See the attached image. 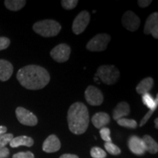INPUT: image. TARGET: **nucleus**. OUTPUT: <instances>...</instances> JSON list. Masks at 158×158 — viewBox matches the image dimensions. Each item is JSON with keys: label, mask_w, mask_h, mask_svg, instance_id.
Here are the masks:
<instances>
[{"label": "nucleus", "mask_w": 158, "mask_h": 158, "mask_svg": "<svg viewBox=\"0 0 158 158\" xmlns=\"http://www.w3.org/2000/svg\"><path fill=\"white\" fill-rule=\"evenodd\" d=\"M143 32L145 35L151 34L154 38L158 39V13H152L147 18L144 27Z\"/></svg>", "instance_id": "obj_11"}, {"label": "nucleus", "mask_w": 158, "mask_h": 158, "mask_svg": "<svg viewBox=\"0 0 158 158\" xmlns=\"http://www.w3.org/2000/svg\"><path fill=\"white\" fill-rule=\"evenodd\" d=\"M13 73V66L5 59H0V81H7Z\"/></svg>", "instance_id": "obj_14"}, {"label": "nucleus", "mask_w": 158, "mask_h": 158, "mask_svg": "<svg viewBox=\"0 0 158 158\" xmlns=\"http://www.w3.org/2000/svg\"><path fill=\"white\" fill-rule=\"evenodd\" d=\"M110 40V36L108 34H98L89 41L86 48L90 51H103L107 48Z\"/></svg>", "instance_id": "obj_5"}, {"label": "nucleus", "mask_w": 158, "mask_h": 158, "mask_svg": "<svg viewBox=\"0 0 158 158\" xmlns=\"http://www.w3.org/2000/svg\"><path fill=\"white\" fill-rule=\"evenodd\" d=\"M7 130V129L5 126H2V125L0 126V135H2V134L6 133Z\"/></svg>", "instance_id": "obj_34"}, {"label": "nucleus", "mask_w": 158, "mask_h": 158, "mask_svg": "<svg viewBox=\"0 0 158 158\" xmlns=\"http://www.w3.org/2000/svg\"><path fill=\"white\" fill-rule=\"evenodd\" d=\"M71 48L65 43L59 44L52 49L50 53L51 56L57 62L62 63L67 62L70 58Z\"/></svg>", "instance_id": "obj_7"}, {"label": "nucleus", "mask_w": 158, "mask_h": 158, "mask_svg": "<svg viewBox=\"0 0 158 158\" xmlns=\"http://www.w3.org/2000/svg\"><path fill=\"white\" fill-rule=\"evenodd\" d=\"M104 147L108 152L112 155H118L121 153V149L112 142H106Z\"/></svg>", "instance_id": "obj_23"}, {"label": "nucleus", "mask_w": 158, "mask_h": 158, "mask_svg": "<svg viewBox=\"0 0 158 158\" xmlns=\"http://www.w3.org/2000/svg\"><path fill=\"white\" fill-rule=\"evenodd\" d=\"M142 101L146 106L149 108V110H156L158 106V95H157L155 100L149 93H146L142 95Z\"/></svg>", "instance_id": "obj_21"}, {"label": "nucleus", "mask_w": 158, "mask_h": 158, "mask_svg": "<svg viewBox=\"0 0 158 158\" xmlns=\"http://www.w3.org/2000/svg\"><path fill=\"white\" fill-rule=\"evenodd\" d=\"M27 2L25 0H5V5L11 11H18L24 7Z\"/></svg>", "instance_id": "obj_20"}, {"label": "nucleus", "mask_w": 158, "mask_h": 158, "mask_svg": "<svg viewBox=\"0 0 158 158\" xmlns=\"http://www.w3.org/2000/svg\"><path fill=\"white\" fill-rule=\"evenodd\" d=\"M100 134L101 138L106 142H111V138H110V130L108 127H102L100 130Z\"/></svg>", "instance_id": "obj_27"}, {"label": "nucleus", "mask_w": 158, "mask_h": 158, "mask_svg": "<svg viewBox=\"0 0 158 158\" xmlns=\"http://www.w3.org/2000/svg\"><path fill=\"white\" fill-rule=\"evenodd\" d=\"M61 148V142L56 135H49L43 144V150L47 153H53L59 151Z\"/></svg>", "instance_id": "obj_13"}, {"label": "nucleus", "mask_w": 158, "mask_h": 158, "mask_svg": "<svg viewBox=\"0 0 158 158\" xmlns=\"http://www.w3.org/2000/svg\"><path fill=\"white\" fill-rule=\"evenodd\" d=\"M146 151L151 154H156L158 152V144L151 136L145 135L142 138Z\"/></svg>", "instance_id": "obj_19"}, {"label": "nucleus", "mask_w": 158, "mask_h": 158, "mask_svg": "<svg viewBox=\"0 0 158 158\" xmlns=\"http://www.w3.org/2000/svg\"><path fill=\"white\" fill-rule=\"evenodd\" d=\"M85 99L91 106H100L103 102V95L98 88L94 86H89L85 91Z\"/></svg>", "instance_id": "obj_9"}, {"label": "nucleus", "mask_w": 158, "mask_h": 158, "mask_svg": "<svg viewBox=\"0 0 158 158\" xmlns=\"http://www.w3.org/2000/svg\"><path fill=\"white\" fill-rule=\"evenodd\" d=\"M10 155V151L7 148L4 147L0 149V158H7Z\"/></svg>", "instance_id": "obj_31"}, {"label": "nucleus", "mask_w": 158, "mask_h": 158, "mask_svg": "<svg viewBox=\"0 0 158 158\" xmlns=\"http://www.w3.org/2000/svg\"><path fill=\"white\" fill-rule=\"evenodd\" d=\"M130 113V108L127 102H121L117 104L113 110V118L116 121L124 118Z\"/></svg>", "instance_id": "obj_15"}, {"label": "nucleus", "mask_w": 158, "mask_h": 158, "mask_svg": "<svg viewBox=\"0 0 158 158\" xmlns=\"http://www.w3.org/2000/svg\"><path fill=\"white\" fill-rule=\"evenodd\" d=\"M59 158H79L76 155H71V154H64L62 155Z\"/></svg>", "instance_id": "obj_33"}, {"label": "nucleus", "mask_w": 158, "mask_h": 158, "mask_svg": "<svg viewBox=\"0 0 158 158\" xmlns=\"http://www.w3.org/2000/svg\"><path fill=\"white\" fill-rule=\"evenodd\" d=\"M60 23L54 20L47 19L37 21L33 25V30L37 34L44 37H51L56 36L60 32Z\"/></svg>", "instance_id": "obj_3"}, {"label": "nucleus", "mask_w": 158, "mask_h": 158, "mask_svg": "<svg viewBox=\"0 0 158 158\" xmlns=\"http://www.w3.org/2000/svg\"><path fill=\"white\" fill-rule=\"evenodd\" d=\"M13 158H35L34 154L31 152H19L13 155Z\"/></svg>", "instance_id": "obj_29"}, {"label": "nucleus", "mask_w": 158, "mask_h": 158, "mask_svg": "<svg viewBox=\"0 0 158 158\" xmlns=\"http://www.w3.org/2000/svg\"><path fill=\"white\" fill-rule=\"evenodd\" d=\"M16 78L23 87L30 90L43 89L50 81V75L44 68L31 64L18 71Z\"/></svg>", "instance_id": "obj_1"}, {"label": "nucleus", "mask_w": 158, "mask_h": 158, "mask_svg": "<svg viewBox=\"0 0 158 158\" xmlns=\"http://www.w3.org/2000/svg\"><path fill=\"white\" fill-rule=\"evenodd\" d=\"M110 118L108 114L105 112H98L94 114L92 118V122L97 129L105 127L110 122Z\"/></svg>", "instance_id": "obj_16"}, {"label": "nucleus", "mask_w": 158, "mask_h": 158, "mask_svg": "<svg viewBox=\"0 0 158 158\" xmlns=\"http://www.w3.org/2000/svg\"><path fill=\"white\" fill-rule=\"evenodd\" d=\"M90 21L89 13L86 10H83L74 19L73 23L72 29L74 34L80 35L86 29Z\"/></svg>", "instance_id": "obj_6"}, {"label": "nucleus", "mask_w": 158, "mask_h": 158, "mask_svg": "<svg viewBox=\"0 0 158 158\" xmlns=\"http://www.w3.org/2000/svg\"><path fill=\"white\" fill-rule=\"evenodd\" d=\"M117 123L118 125L122 126V127L130 128V129H135L138 126V124L135 120L126 118H122L117 120Z\"/></svg>", "instance_id": "obj_22"}, {"label": "nucleus", "mask_w": 158, "mask_h": 158, "mask_svg": "<svg viewBox=\"0 0 158 158\" xmlns=\"http://www.w3.org/2000/svg\"><path fill=\"white\" fill-rule=\"evenodd\" d=\"M90 155L93 158H106L107 154L101 148L94 147L91 149Z\"/></svg>", "instance_id": "obj_24"}, {"label": "nucleus", "mask_w": 158, "mask_h": 158, "mask_svg": "<svg viewBox=\"0 0 158 158\" xmlns=\"http://www.w3.org/2000/svg\"><path fill=\"white\" fill-rule=\"evenodd\" d=\"M96 75L104 84L112 85L119 78L120 73L114 65H102L98 68Z\"/></svg>", "instance_id": "obj_4"}, {"label": "nucleus", "mask_w": 158, "mask_h": 158, "mask_svg": "<svg viewBox=\"0 0 158 158\" xmlns=\"http://www.w3.org/2000/svg\"><path fill=\"white\" fill-rule=\"evenodd\" d=\"M67 118L71 133L81 135L86 131L89 124V114L87 107L83 102H77L71 105Z\"/></svg>", "instance_id": "obj_2"}, {"label": "nucleus", "mask_w": 158, "mask_h": 158, "mask_svg": "<svg viewBox=\"0 0 158 158\" xmlns=\"http://www.w3.org/2000/svg\"><path fill=\"white\" fill-rule=\"evenodd\" d=\"M152 2V0H138V5L141 7H142V8L148 7Z\"/></svg>", "instance_id": "obj_32"}, {"label": "nucleus", "mask_w": 158, "mask_h": 158, "mask_svg": "<svg viewBox=\"0 0 158 158\" xmlns=\"http://www.w3.org/2000/svg\"><path fill=\"white\" fill-rule=\"evenodd\" d=\"M78 0H62L61 2L63 8L65 10H73L78 5Z\"/></svg>", "instance_id": "obj_26"}, {"label": "nucleus", "mask_w": 158, "mask_h": 158, "mask_svg": "<svg viewBox=\"0 0 158 158\" xmlns=\"http://www.w3.org/2000/svg\"><path fill=\"white\" fill-rule=\"evenodd\" d=\"M154 80L151 77H147L139 82V84L136 86V92L138 94H143L146 93H149V92L151 90V89L153 87Z\"/></svg>", "instance_id": "obj_18"}, {"label": "nucleus", "mask_w": 158, "mask_h": 158, "mask_svg": "<svg viewBox=\"0 0 158 158\" xmlns=\"http://www.w3.org/2000/svg\"><path fill=\"white\" fill-rule=\"evenodd\" d=\"M122 24L128 31H135L139 28L141 24V20L135 13L128 10L124 13L122 19Z\"/></svg>", "instance_id": "obj_10"}, {"label": "nucleus", "mask_w": 158, "mask_h": 158, "mask_svg": "<svg viewBox=\"0 0 158 158\" xmlns=\"http://www.w3.org/2000/svg\"><path fill=\"white\" fill-rule=\"evenodd\" d=\"M10 44V40L5 37H0V51L7 48Z\"/></svg>", "instance_id": "obj_28"}, {"label": "nucleus", "mask_w": 158, "mask_h": 158, "mask_svg": "<svg viewBox=\"0 0 158 158\" xmlns=\"http://www.w3.org/2000/svg\"><path fill=\"white\" fill-rule=\"evenodd\" d=\"M15 115L19 122L23 125L35 126L38 122V119L34 114L23 107L16 108Z\"/></svg>", "instance_id": "obj_8"}, {"label": "nucleus", "mask_w": 158, "mask_h": 158, "mask_svg": "<svg viewBox=\"0 0 158 158\" xmlns=\"http://www.w3.org/2000/svg\"><path fill=\"white\" fill-rule=\"evenodd\" d=\"M13 138L14 137L12 133H5L0 135V149L5 147L6 145L9 144Z\"/></svg>", "instance_id": "obj_25"}, {"label": "nucleus", "mask_w": 158, "mask_h": 158, "mask_svg": "<svg viewBox=\"0 0 158 158\" xmlns=\"http://www.w3.org/2000/svg\"><path fill=\"white\" fill-rule=\"evenodd\" d=\"M155 124L156 129H157V128H158V118H156L155 119Z\"/></svg>", "instance_id": "obj_35"}, {"label": "nucleus", "mask_w": 158, "mask_h": 158, "mask_svg": "<svg viewBox=\"0 0 158 158\" xmlns=\"http://www.w3.org/2000/svg\"><path fill=\"white\" fill-rule=\"evenodd\" d=\"M155 110V109H152V110H149V111L147 112V114H146V115L143 116V118L141 120V122H140V124H139L140 127H143L144 124L147 123V122H148V120L149 119V118L151 117L152 115L153 114Z\"/></svg>", "instance_id": "obj_30"}, {"label": "nucleus", "mask_w": 158, "mask_h": 158, "mask_svg": "<svg viewBox=\"0 0 158 158\" xmlns=\"http://www.w3.org/2000/svg\"><path fill=\"white\" fill-rule=\"evenodd\" d=\"M128 147L130 151L136 155H143L146 152L143 140L136 135H133L129 138Z\"/></svg>", "instance_id": "obj_12"}, {"label": "nucleus", "mask_w": 158, "mask_h": 158, "mask_svg": "<svg viewBox=\"0 0 158 158\" xmlns=\"http://www.w3.org/2000/svg\"><path fill=\"white\" fill-rule=\"evenodd\" d=\"M9 144L12 148H16L20 147V146L31 147L34 144V140L31 137H29V136L21 135L13 138Z\"/></svg>", "instance_id": "obj_17"}]
</instances>
